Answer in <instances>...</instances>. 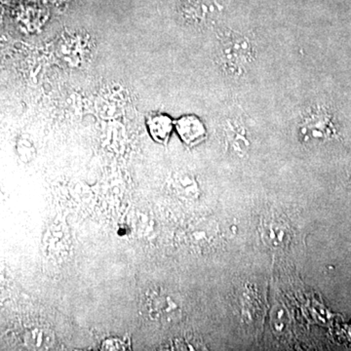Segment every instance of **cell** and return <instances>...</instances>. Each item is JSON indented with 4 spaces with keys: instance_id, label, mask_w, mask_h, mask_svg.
Segmentation results:
<instances>
[{
    "instance_id": "obj_1",
    "label": "cell",
    "mask_w": 351,
    "mask_h": 351,
    "mask_svg": "<svg viewBox=\"0 0 351 351\" xmlns=\"http://www.w3.org/2000/svg\"><path fill=\"white\" fill-rule=\"evenodd\" d=\"M218 59L226 75L240 77L255 60V48L244 34L226 32L219 39Z\"/></svg>"
},
{
    "instance_id": "obj_2",
    "label": "cell",
    "mask_w": 351,
    "mask_h": 351,
    "mask_svg": "<svg viewBox=\"0 0 351 351\" xmlns=\"http://www.w3.org/2000/svg\"><path fill=\"white\" fill-rule=\"evenodd\" d=\"M301 123L302 131L319 133V138H327L336 133L334 115L329 108L322 105H314L304 112Z\"/></svg>"
},
{
    "instance_id": "obj_3",
    "label": "cell",
    "mask_w": 351,
    "mask_h": 351,
    "mask_svg": "<svg viewBox=\"0 0 351 351\" xmlns=\"http://www.w3.org/2000/svg\"><path fill=\"white\" fill-rule=\"evenodd\" d=\"M223 9V5L214 0H195L184 7L182 15L189 24L202 27L218 19Z\"/></svg>"
},
{
    "instance_id": "obj_4",
    "label": "cell",
    "mask_w": 351,
    "mask_h": 351,
    "mask_svg": "<svg viewBox=\"0 0 351 351\" xmlns=\"http://www.w3.org/2000/svg\"><path fill=\"white\" fill-rule=\"evenodd\" d=\"M176 129L182 142L189 145H195L206 138V128L195 115H184L176 122Z\"/></svg>"
},
{
    "instance_id": "obj_5",
    "label": "cell",
    "mask_w": 351,
    "mask_h": 351,
    "mask_svg": "<svg viewBox=\"0 0 351 351\" xmlns=\"http://www.w3.org/2000/svg\"><path fill=\"white\" fill-rule=\"evenodd\" d=\"M147 126H149V133L152 137L158 143L167 142L171 133H172L173 120L168 115L163 113H154L149 115L147 119Z\"/></svg>"
}]
</instances>
